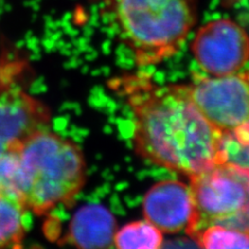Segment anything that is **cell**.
<instances>
[{
	"label": "cell",
	"instance_id": "1",
	"mask_svg": "<svg viewBox=\"0 0 249 249\" xmlns=\"http://www.w3.org/2000/svg\"><path fill=\"white\" fill-rule=\"evenodd\" d=\"M113 84L133 111L140 157L188 178L229 161L224 134L201 113L188 85L159 87L143 74Z\"/></svg>",
	"mask_w": 249,
	"mask_h": 249
},
{
	"label": "cell",
	"instance_id": "2",
	"mask_svg": "<svg viewBox=\"0 0 249 249\" xmlns=\"http://www.w3.org/2000/svg\"><path fill=\"white\" fill-rule=\"evenodd\" d=\"M85 178L87 164L80 147L48 128L29 136L17 150L16 189L36 215L70 204Z\"/></svg>",
	"mask_w": 249,
	"mask_h": 249
},
{
	"label": "cell",
	"instance_id": "3",
	"mask_svg": "<svg viewBox=\"0 0 249 249\" xmlns=\"http://www.w3.org/2000/svg\"><path fill=\"white\" fill-rule=\"evenodd\" d=\"M138 66H154L181 49L197 20L194 0H104Z\"/></svg>",
	"mask_w": 249,
	"mask_h": 249
},
{
	"label": "cell",
	"instance_id": "4",
	"mask_svg": "<svg viewBox=\"0 0 249 249\" xmlns=\"http://www.w3.org/2000/svg\"><path fill=\"white\" fill-rule=\"evenodd\" d=\"M196 218L188 235L212 224L249 232V167L219 163L189 177Z\"/></svg>",
	"mask_w": 249,
	"mask_h": 249
},
{
	"label": "cell",
	"instance_id": "5",
	"mask_svg": "<svg viewBox=\"0 0 249 249\" xmlns=\"http://www.w3.org/2000/svg\"><path fill=\"white\" fill-rule=\"evenodd\" d=\"M188 87L201 113L223 134L249 122V70L198 78Z\"/></svg>",
	"mask_w": 249,
	"mask_h": 249
},
{
	"label": "cell",
	"instance_id": "6",
	"mask_svg": "<svg viewBox=\"0 0 249 249\" xmlns=\"http://www.w3.org/2000/svg\"><path fill=\"white\" fill-rule=\"evenodd\" d=\"M191 50L206 73L227 76L240 71L249 60V36L235 21L213 20L199 28Z\"/></svg>",
	"mask_w": 249,
	"mask_h": 249
},
{
	"label": "cell",
	"instance_id": "7",
	"mask_svg": "<svg viewBox=\"0 0 249 249\" xmlns=\"http://www.w3.org/2000/svg\"><path fill=\"white\" fill-rule=\"evenodd\" d=\"M49 122V109L40 100L18 87L0 89V156L17 150Z\"/></svg>",
	"mask_w": 249,
	"mask_h": 249
},
{
	"label": "cell",
	"instance_id": "8",
	"mask_svg": "<svg viewBox=\"0 0 249 249\" xmlns=\"http://www.w3.org/2000/svg\"><path fill=\"white\" fill-rule=\"evenodd\" d=\"M143 215L162 232H188L196 218V207L190 187L175 181H162L146 192Z\"/></svg>",
	"mask_w": 249,
	"mask_h": 249
},
{
	"label": "cell",
	"instance_id": "9",
	"mask_svg": "<svg viewBox=\"0 0 249 249\" xmlns=\"http://www.w3.org/2000/svg\"><path fill=\"white\" fill-rule=\"evenodd\" d=\"M116 221L105 207L90 204L81 207L70 222L66 242L76 247L107 248L113 243Z\"/></svg>",
	"mask_w": 249,
	"mask_h": 249
},
{
	"label": "cell",
	"instance_id": "10",
	"mask_svg": "<svg viewBox=\"0 0 249 249\" xmlns=\"http://www.w3.org/2000/svg\"><path fill=\"white\" fill-rule=\"evenodd\" d=\"M29 212L18 194L0 190V248L20 246L27 232Z\"/></svg>",
	"mask_w": 249,
	"mask_h": 249
},
{
	"label": "cell",
	"instance_id": "11",
	"mask_svg": "<svg viewBox=\"0 0 249 249\" xmlns=\"http://www.w3.org/2000/svg\"><path fill=\"white\" fill-rule=\"evenodd\" d=\"M114 245L120 249H157L162 246V231L149 221H135L115 231Z\"/></svg>",
	"mask_w": 249,
	"mask_h": 249
},
{
	"label": "cell",
	"instance_id": "12",
	"mask_svg": "<svg viewBox=\"0 0 249 249\" xmlns=\"http://www.w3.org/2000/svg\"><path fill=\"white\" fill-rule=\"evenodd\" d=\"M204 248H249V232L212 224L193 239Z\"/></svg>",
	"mask_w": 249,
	"mask_h": 249
},
{
	"label": "cell",
	"instance_id": "13",
	"mask_svg": "<svg viewBox=\"0 0 249 249\" xmlns=\"http://www.w3.org/2000/svg\"><path fill=\"white\" fill-rule=\"evenodd\" d=\"M246 149H249V146H246Z\"/></svg>",
	"mask_w": 249,
	"mask_h": 249
}]
</instances>
